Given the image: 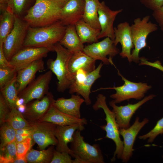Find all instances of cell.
Masks as SVG:
<instances>
[{
  "instance_id": "obj_28",
  "label": "cell",
  "mask_w": 163,
  "mask_h": 163,
  "mask_svg": "<svg viewBox=\"0 0 163 163\" xmlns=\"http://www.w3.org/2000/svg\"><path fill=\"white\" fill-rule=\"evenodd\" d=\"M1 12L0 45H3L7 37L14 27L16 16L7 9Z\"/></svg>"
},
{
  "instance_id": "obj_26",
  "label": "cell",
  "mask_w": 163,
  "mask_h": 163,
  "mask_svg": "<svg viewBox=\"0 0 163 163\" xmlns=\"http://www.w3.org/2000/svg\"><path fill=\"white\" fill-rule=\"evenodd\" d=\"M75 25L77 34L83 43L98 42V37L100 30L92 27L83 19L78 21Z\"/></svg>"
},
{
  "instance_id": "obj_3",
  "label": "cell",
  "mask_w": 163,
  "mask_h": 163,
  "mask_svg": "<svg viewBox=\"0 0 163 163\" xmlns=\"http://www.w3.org/2000/svg\"><path fill=\"white\" fill-rule=\"evenodd\" d=\"M53 51L56 54L55 60L49 59L47 62L48 68L56 76L58 80L57 90L64 92L69 88L72 78L69 70V62L73 52L66 48L59 42L53 46Z\"/></svg>"
},
{
  "instance_id": "obj_44",
  "label": "cell",
  "mask_w": 163,
  "mask_h": 163,
  "mask_svg": "<svg viewBox=\"0 0 163 163\" xmlns=\"http://www.w3.org/2000/svg\"><path fill=\"white\" fill-rule=\"evenodd\" d=\"M29 137L30 136L16 133L15 141L16 143H18L23 141Z\"/></svg>"
},
{
  "instance_id": "obj_32",
  "label": "cell",
  "mask_w": 163,
  "mask_h": 163,
  "mask_svg": "<svg viewBox=\"0 0 163 163\" xmlns=\"http://www.w3.org/2000/svg\"><path fill=\"white\" fill-rule=\"evenodd\" d=\"M5 122L16 130L31 125V123L24 117L23 113L17 108L11 109L7 116Z\"/></svg>"
},
{
  "instance_id": "obj_27",
  "label": "cell",
  "mask_w": 163,
  "mask_h": 163,
  "mask_svg": "<svg viewBox=\"0 0 163 163\" xmlns=\"http://www.w3.org/2000/svg\"><path fill=\"white\" fill-rule=\"evenodd\" d=\"M100 3L99 0H85L82 19L92 27L101 30L98 13Z\"/></svg>"
},
{
  "instance_id": "obj_40",
  "label": "cell",
  "mask_w": 163,
  "mask_h": 163,
  "mask_svg": "<svg viewBox=\"0 0 163 163\" xmlns=\"http://www.w3.org/2000/svg\"><path fill=\"white\" fill-rule=\"evenodd\" d=\"M140 3L147 8L154 11L163 4V0H140Z\"/></svg>"
},
{
  "instance_id": "obj_7",
  "label": "cell",
  "mask_w": 163,
  "mask_h": 163,
  "mask_svg": "<svg viewBox=\"0 0 163 163\" xmlns=\"http://www.w3.org/2000/svg\"><path fill=\"white\" fill-rule=\"evenodd\" d=\"M118 74L121 77L124 81V84L121 86L100 88L94 91H96L101 90L114 89L116 91L114 94L110 96V97L116 104L123 101L131 99L140 100L143 97L145 94L151 88L147 83L142 82L136 83L132 82L124 78L118 71Z\"/></svg>"
},
{
  "instance_id": "obj_37",
  "label": "cell",
  "mask_w": 163,
  "mask_h": 163,
  "mask_svg": "<svg viewBox=\"0 0 163 163\" xmlns=\"http://www.w3.org/2000/svg\"><path fill=\"white\" fill-rule=\"evenodd\" d=\"M32 140L31 137H30L22 142L16 143L17 157L22 158L25 156L30 149Z\"/></svg>"
},
{
  "instance_id": "obj_14",
  "label": "cell",
  "mask_w": 163,
  "mask_h": 163,
  "mask_svg": "<svg viewBox=\"0 0 163 163\" xmlns=\"http://www.w3.org/2000/svg\"><path fill=\"white\" fill-rule=\"evenodd\" d=\"M155 96L150 94L134 104H128L124 106H118L113 101L109 102L112 108L117 123L120 129L127 128L130 126L131 119L136 110L146 102L152 99Z\"/></svg>"
},
{
  "instance_id": "obj_5",
  "label": "cell",
  "mask_w": 163,
  "mask_h": 163,
  "mask_svg": "<svg viewBox=\"0 0 163 163\" xmlns=\"http://www.w3.org/2000/svg\"><path fill=\"white\" fill-rule=\"evenodd\" d=\"M150 16L146 15L142 19L135 18L130 26L131 35L134 49L131 53L132 61L139 62V53L147 46L146 40L149 34L156 31L158 25L149 21Z\"/></svg>"
},
{
  "instance_id": "obj_49",
  "label": "cell",
  "mask_w": 163,
  "mask_h": 163,
  "mask_svg": "<svg viewBox=\"0 0 163 163\" xmlns=\"http://www.w3.org/2000/svg\"><path fill=\"white\" fill-rule=\"evenodd\" d=\"M156 68L163 72V66L161 65V63H158L156 65Z\"/></svg>"
},
{
  "instance_id": "obj_45",
  "label": "cell",
  "mask_w": 163,
  "mask_h": 163,
  "mask_svg": "<svg viewBox=\"0 0 163 163\" xmlns=\"http://www.w3.org/2000/svg\"><path fill=\"white\" fill-rule=\"evenodd\" d=\"M7 0H0V11L7 9Z\"/></svg>"
},
{
  "instance_id": "obj_10",
  "label": "cell",
  "mask_w": 163,
  "mask_h": 163,
  "mask_svg": "<svg viewBox=\"0 0 163 163\" xmlns=\"http://www.w3.org/2000/svg\"><path fill=\"white\" fill-rule=\"evenodd\" d=\"M52 73L49 70L39 75L19 93L18 98L23 99L25 104L34 99L42 98L49 92Z\"/></svg>"
},
{
  "instance_id": "obj_17",
  "label": "cell",
  "mask_w": 163,
  "mask_h": 163,
  "mask_svg": "<svg viewBox=\"0 0 163 163\" xmlns=\"http://www.w3.org/2000/svg\"><path fill=\"white\" fill-rule=\"evenodd\" d=\"M115 38L113 40L114 45L117 46L118 43L121 45L122 51L120 56L123 58H126L129 63L132 61L131 49L134 48L131 32L130 25L129 23L125 21L119 24L114 27Z\"/></svg>"
},
{
  "instance_id": "obj_39",
  "label": "cell",
  "mask_w": 163,
  "mask_h": 163,
  "mask_svg": "<svg viewBox=\"0 0 163 163\" xmlns=\"http://www.w3.org/2000/svg\"><path fill=\"white\" fill-rule=\"evenodd\" d=\"M11 110L5 98L0 94V124L5 122L6 118Z\"/></svg>"
},
{
  "instance_id": "obj_16",
  "label": "cell",
  "mask_w": 163,
  "mask_h": 163,
  "mask_svg": "<svg viewBox=\"0 0 163 163\" xmlns=\"http://www.w3.org/2000/svg\"><path fill=\"white\" fill-rule=\"evenodd\" d=\"M55 100L52 94L49 92L42 98L27 103L23 115L30 123L38 121L53 105Z\"/></svg>"
},
{
  "instance_id": "obj_47",
  "label": "cell",
  "mask_w": 163,
  "mask_h": 163,
  "mask_svg": "<svg viewBox=\"0 0 163 163\" xmlns=\"http://www.w3.org/2000/svg\"><path fill=\"white\" fill-rule=\"evenodd\" d=\"M26 108V104H23L17 107L18 110L22 113L25 112Z\"/></svg>"
},
{
  "instance_id": "obj_6",
  "label": "cell",
  "mask_w": 163,
  "mask_h": 163,
  "mask_svg": "<svg viewBox=\"0 0 163 163\" xmlns=\"http://www.w3.org/2000/svg\"><path fill=\"white\" fill-rule=\"evenodd\" d=\"M79 130H77L70 142V149L75 155V158H79L85 163H104L103 156L99 145H91L86 142Z\"/></svg>"
},
{
  "instance_id": "obj_1",
  "label": "cell",
  "mask_w": 163,
  "mask_h": 163,
  "mask_svg": "<svg viewBox=\"0 0 163 163\" xmlns=\"http://www.w3.org/2000/svg\"><path fill=\"white\" fill-rule=\"evenodd\" d=\"M68 0H35L22 18L30 26L37 27L60 21L62 10Z\"/></svg>"
},
{
  "instance_id": "obj_18",
  "label": "cell",
  "mask_w": 163,
  "mask_h": 163,
  "mask_svg": "<svg viewBox=\"0 0 163 163\" xmlns=\"http://www.w3.org/2000/svg\"><path fill=\"white\" fill-rule=\"evenodd\" d=\"M103 64L101 62L97 67L89 73L82 81L72 82L69 88V93L72 94L76 93L81 95L85 100L86 104L90 105L91 103L90 98L91 88L95 81L101 77L100 71Z\"/></svg>"
},
{
  "instance_id": "obj_33",
  "label": "cell",
  "mask_w": 163,
  "mask_h": 163,
  "mask_svg": "<svg viewBox=\"0 0 163 163\" xmlns=\"http://www.w3.org/2000/svg\"><path fill=\"white\" fill-rule=\"evenodd\" d=\"M0 163H13L17 158L16 144L15 141L0 148Z\"/></svg>"
},
{
  "instance_id": "obj_21",
  "label": "cell",
  "mask_w": 163,
  "mask_h": 163,
  "mask_svg": "<svg viewBox=\"0 0 163 163\" xmlns=\"http://www.w3.org/2000/svg\"><path fill=\"white\" fill-rule=\"evenodd\" d=\"M38 121L50 122L57 125H71L77 123L84 125L87 124L85 118H78L65 113L59 110L53 105Z\"/></svg>"
},
{
  "instance_id": "obj_36",
  "label": "cell",
  "mask_w": 163,
  "mask_h": 163,
  "mask_svg": "<svg viewBox=\"0 0 163 163\" xmlns=\"http://www.w3.org/2000/svg\"><path fill=\"white\" fill-rule=\"evenodd\" d=\"M17 74V70L13 67H0V89L3 88Z\"/></svg>"
},
{
  "instance_id": "obj_41",
  "label": "cell",
  "mask_w": 163,
  "mask_h": 163,
  "mask_svg": "<svg viewBox=\"0 0 163 163\" xmlns=\"http://www.w3.org/2000/svg\"><path fill=\"white\" fill-rule=\"evenodd\" d=\"M152 16L163 31V4L159 8L153 11Z\"/></svg>"
},
{
  "instance_id": "obj_11",
  "label": "cell",
  "mask_w": 163,
  "mask_h": 163,
  "mask_svg": "<svg viewBox=\"0 0 163 163\" xmlns=\"http://www.w3.org/2000/svg\"><path fill=\"white\" fill-rule=\"evenodd\" d=\"M31 123L33 127L31 137L40 150L44 149L49 145H57L58 140L55 136L57 125L45 121Z\"/></svg>"
},
{
  "instance_id": "obj_43",
  "label": "cell",
  "mask_w": 163,
  "mask_h": 163,
  "mask_svg": "<svg viewBox=\"0 0 163 163\" xmlns=\"http://www.w3.org/2000/svg\"><path fill=\"white\" fill-rule=\"evenodd\" d=\"M33 131V127L31 125L16 130L17 134L31 137Z\"/></svg>"
},
{
  "instance_id": "obj_25",
  "label": "cell",
  "mask_w": 163,
  "mask_h": 163,
  "mask_svg": "<svg viewBox=\"0 0 163 163\" xmlns=\"http://www.w3.org/2000/svg\"><path fill=\"white\" fill-rule=\"evenodd\" d=\"M59 43L73 53L83 51L85 47L77 34L75 25L66 26L65 34Z\"/></svg>"
},
{
  "instance_id": "obj_2",
  "label": "cell",
  "mask_w": 163,
  "mask_h": 163,
  "mask_svg": "<svg viewBox=\"0 0 163 163\" xmlns=\"http://www.w3.org/2000/svg\"><path fill=\"white\" fill-rule=\"evenodd\" d=\"M66 26L59 21L52 24L28 27L23 45L24 47H46L53 51V46L63 37Z\"/></svg>"
},
{
  "instance_id": "obj_38",
  "label": "cell",
  "mask_w": 163,
  "mask_h": 163,
  "mask_svg": "<svg viewBox=\"0 0 163 163\" xmlns=\"http://www.w3.org/2000/svg\"><path fill=\"white\" fill-rule=\"evenodd\" d=\"M72 156L68 152H59L56 150L53 152V157L50 163H73Z\"/></svg>"
},
{
  "instance_id": "obj_31",
  "label": "cell",
  "mask_w": 163,
  "mask_h": 163,
  "mask_svg": "<svg viewBox=\"0 0 163 163\" xmlns=\"http://www.w3.org/2000/svg\"><path fill=\"white\" fill-rule=\"evenodd\" d=\"M35 0H7V9L15 16L22 18Z\"/></svg>"
},
{
  "instance_id": "obj_29",
  "label": "cell",
  "mask_w": 163,
  "mask_h": 163,
  "mask_svg": "<svg viewBox=\"0 0 163 163\" xmlns=\"http://www.w3.org/2000/svg\"><path fill=\"white\" fill-rule=\"evenodd\" d=\"M54 145H51L46 149L37 150L30 149L25 157L29 163H50L55 149Z\"/></svg>"
},
{
  "instance_id": "obj_9",
  "label": "cell",
  "mask_w": 163,
  "mask_h": 163,
  "mask_svg": "<svg viewBox=\"0 0 163 163\" xmlns=\"http://www.w3.org/2000/svg\"><path fill=\"white\" fill-rule=\"evenodd\" d=\"M83 51L96 60H99L104 64H111L114 66L112 58L119 53V50L114 45L113 40L109 37L87 45L85 46Z\"/></svg>"
},
{
  "instance_id": "obj_23",
  "label": "cell",
  "mask_w": 163,
  "mask_h": 163,
  "mask_svg": "<svg viewBox=\"0 0 163 163\" xmlns=\"http://www.w3.org/2000/svg\"><path fill=\"white\" fill-rule=\"evenodd\" d=\"M96 60L83 51L73 53L68 65L69 72L72 79L77 71L80 69H83L88 72L94 71L96 69Z\"/></svg>"
},
{
  "instance_id": "obj_8",
  "label": "cell",
  "mask_w": 163,
  "mask_h": 163,
  "mask_svg": "<svg viewBox=\"0 0 163 163\" xmlns=\"http://www.w3.org/2000/svg\"><path fill=\"white\" fill-rule=\"evenodd\" d=\"M29 26V24L22 18L16 16L14 27L3 45L4 53L8 61L23 47Z\"/></svg>"
},
{
  "instance_id": "obj_22",
  "label": "cell",
  "mask_w": 163,
  "mask_h": 163,
  "mask_svg": "<svg viewBox=\"0 0 163 163\" xmlns=\"http://www.w3.org/2000/svg\"><path fill=\"white\" fill-rule=\"evenodd\" d=\"M43 59L37 60L25 68L17 71L16 82L19 94L34 79L36 73L44 69Z\"/></svg>"
},
{
  "instance_id": "obj_34",
  "label": "cell",
  "mask_w": 163,
  "mask_h": 163,
  "mask_svg": "<svg viewBox=\"0 0 163 163\" xmlns=\"http://www.w3.org/2000/svg\"><path fill=\"white\" fill-rule=\"evenodd\" d=\"M0 148L15 141L16 130L7 122H5L0 125Z\"/></svg>"
},
{
  "instance_id": "obj_20",
  "label": "cell",
  "mask_w": 163,
  "mask_h": 163,
  "mask_svg": "<svg viewBox=\"0 0 163 163\" xmlns=\"http://www.w3.org/2000/svg\"><path fill=\"white\" fill-rule=\"evenodd\" d=\"M85 0H68L63 8L60 21L65 26L75 25L82 19Z\"/></svg>"
},
{
  "instance_id": "obj_4",
  "label": "cell",
  "mask_w": 163,
  "mask_h": 163,
  "mask_svg": "<svg viewBox=\"0 0 163 163\" xmlns=\"http://www.w3.org/2000/svg\"><path fill=\"white\" fill-rule=\"evenodd\" d=\"M92 108L95 111L102 109L105 115V120L106 124L100 126V127L106 132V135L104 138L112 140L116 146L115 150L111 161H114L116 157L118 159H120L123 148V141L120 137V128L117 123L115 114L108 107L106 97L102 94H98L96 97V101L92 106Z\"/></svg>"
},
{
  "instance_id": "obj_42",
  "label": "cell",
  "mask_w": 163,
  "mask_h": 163,
  "mask_svg": "<svg viewBox=\"0 0 163 163\" xmlns=\"http://www.w3.org/2000/svg\"><path fill=\"white\" fill-rule=\"evenodd\" d=\"M12 67L6 59L3 51V45H0V67Z\"/></svg>"
},
{
  "instance_id": "obj_46",
  "label": "cell",
  "mask_w": 163,
  "mask_h": 163,
  "mask_svg": "<svg viewBox=\"0 0 163 163\" xmlns=\"http://www.w3.org/2000/svg\"><path fill=\"white\" fill-rule=\"evenodd\" d=\"M28 163L25 157L22 158L17 157L13 162V163Z\"/></svg>"
},
{
  "instance_id": "obj_19",
  "label": "cell",
  "mask_w": 163,
  "mask_h": 163,
  "mask_svg": "<svg viewBox=\"0 0 163 163\" xmlns=\"http://www.w3.org/2000/svg\"><path fill=\"white\" fill-rule=\"evenodd\" d=\"M84 125L80 123L71 125H57L55 136L58 142L56 146V150L60 152H67L72 158H75V155L72 150L68 146V144L73 141V135L77 130H79L82 131L84 129Z\"/></svg>"
},
{
  "instance_id": "obj_30",
  "label": "cell",
  "mask_w": 163,
  "mask_h": 163,
  "mask_svg": "<svg viewBox=\"0 0 163 163\" xmlns=\"http://www.w3.org/2000/svg\"><path fill=\"white\" fill-rule=\"evenodd\" d=\"M17 75L2 89L0 93L2 95L11 110L17 108L16 102L18 98L16 82Z\"/></svg>"
},
{
  "instance_id": "obj_24",
  "label": "cell",
  "mask_w": 163,
  "mask_h": 163,
  "mask_svg": "<svg viewBox=\"0 0 163 163\" xmlns=\"http://www.w3.org/2000/svg\"><path fill=\"white\" fill-rule=\"evenodd\" d=\"M85 102L79 95L72 94L69 98H59L55 100L53 105L60 111L78 118H81L80 107Z\"/></svg>"
},
{
  "instance_id": "obj_13",
  "label": "cell",
  "mask_w": 163,
  "mask_h": 163,
  "mask_svg": "<svg viewBox=\"0 0 163 163\" xmlns=\"http://www.w3.org/2000/svg\"><path fill=\"white\" fill-rule=\"evenodd\" d=\"M149 122L147 118H144L142 121L140 122L139 118L137 117L133 124L129 128L119 129L120 135L123 139V148L120 159L123 162H128L132 157L133 146L136 136L141 129Z\"/></svg>"
},
{
  "instance_id": "obj_15",
  "label": "cell",
  "mask_w": 163,
  "mask_h": 163,
  "mask_svg": "<svg viewBox=\"0 0 163 163\" xmlns=\"http://www.w3.org/2000/svg\"><path fill=\"white\" fill-rule=\"evenodd\" d=\"M122 11V9L112 10L106 5L104 1L100 2L98 13L101 29L98 37V39L104 37H109L113 40L114 39L113 23L117 15Z\"/></svg>"
},
{
  "instance_id": "obj_48",
  "label": "cell",
  "mask_w": 163,
  "mask_h": 163,
  "mask_svg": "<svg viewBox=\"0 0 163 163\" xmlns=\"http://www.w3.org/2000/svg\"><path fill=\"white\" fill-rule=\"evenodd\" d=\"M24 104V99L22 98H18L16 102L17 107H18Z\"/></svg>"
},
{
  "instance_id": "obj_35",
  "label": "cell",
  "mask_w": 163,
  "mask_h": 163,
  "mask_svg": "<svg viewBox=\"0 0 163 163\" xmlns=\"http://www.w3.org/2000/svg\"><path fill=\"white\" fill-rule=\"evenodd\" d=\"M163 134V117L159 120L154 127L149 132L145 135L139 136V139L146 140L148 143L152 142L159 134Z\"/></svg>"
},
{
  "instance_id": "obj_50",
  "label": "cell",
  "mask_w": 163,
  "mask_h": 163,
  "mask_svg": "<svg viewBox=\"0 0 163 163\" xmlns=\"http://www.w3.org/2000/svg\"><path fill=\"white\" fill-rule=\"evenodd\" d=\"M162 157H163V156H162Z\"/></svg>"
},
{
  "instance_id": "obj_12",
  "label": "cell",
  "mask_w": 163,
  "mask_h": 163,
  "mask_svg": "<svg viewBox=\"0 0 163 163\" xmlns=\"http://www.w3.org/2000/svg\"><path fill=\"white\" fill-rule=\"evenodd\" d=\"M51 51V49L46 47H23L12 57L9 63L18 71L37 60L46 57Z\"/></svg>"
}]
</instances>
